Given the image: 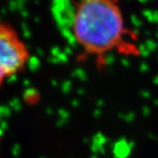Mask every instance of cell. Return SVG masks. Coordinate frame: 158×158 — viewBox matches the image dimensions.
I'll use <instances>...</instances> for the list:
<instances>
[{
    "instance_id": "cell-2",
    "label": "cell",
    "mask_w": 158,
    "mask_h": 158,
    "mask_svg": "<svg viewBox=\"0 0 158 158\" xmlns=\"http://www.w3.org/2000/svg\"><path fill=\"white\" fill-rule=\"evenodd\" d=\"M30 52L13 26L0 21V87L26 67Z\"/></svg>"
},
{
    "instance_id": "cell-1",
    "label": "cell",
    "mask_w": 158,
    "mask_h": 158,
    "mask_svg": "<svg viewBox=\"0 0 158 158\" xmlns=\"http://www.w3.org/2000/svg\"><path fill=\"white\" fill-rule=\"evenodd\" d=\"M72 4V33L82 50L81 57L93 58L101 70L107 66L111 52L126 56L140 55L137 37L127 28L117 1L85 0Z\"/></svg>"
}]
</instances>
